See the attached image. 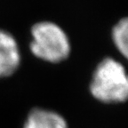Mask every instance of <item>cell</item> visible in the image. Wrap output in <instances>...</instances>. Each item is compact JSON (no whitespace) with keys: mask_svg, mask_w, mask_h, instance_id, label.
I'll list each match as a JSON object with an SVG mask.
<instances>
[{"mask_svg":"<svg viewBox=\"0 0 128 128\" xmlns=\"http://www.w3.org/2000/svg\"><path fill=\"white\" fill-rule=\"evenodd\" d=\"M90 92L104 103H121L128 96V79L123 64L106 57L94 68L90 83Z\"/></svg>","mask_w":128,"mask_h":128,"instance_id":"obj_1","label":"cell"},{"mask_svg":"<svg viewBox=\"0 0 128 128\" xmlns=\"http://www.w3.org/2000/svg\"><path fill=\"white\" fill-rule=\"evenodd\" d=\"M30 34V52L38 59L60 63L68 58L71 52L70 38L58 24L48 20L36 22L31 27Z\"/></svg>","mask_w":128,"mask_h":128,"instance_id":"obj_2","label":"cell"},{"mask_svg":"<svg viewBox=\"0 0 128 128\" xmlns=\"http://www.w3.org/2000/svg\"><path fill=\"white\" fill-rule=\"evenodd\" d=\"M22 54L14 35L0 28V78L11 76L18 70Z\"/></svg>","mask_w":128,"mask_h":128,"instance_id":"obj_3","label":"cell"},{"mask_svg":"<svg viewBox=\"0 0 128 128\" xmlns=\"http://www.w3.org/2000/svg\"><path fill=\"white\" fill-rule=\"evenodd\" d=\"M24 128H68L67 123L58 113L35 108L28 116Z\"/></svg>","mask_w":128,"mask_h":128,"instance_id":"obj_4","label":"cell"},{"mask_svg":"<svg viewBox=\"0 0 128 128\" xmlns=\"http://www.w3.org/2000/svg\"><path fill=\"white\" fill-rule=\"evenodd\" d=\"M113 44L116 50L124 57L128 55V20L127 18H123L113 27L111 32Z\"/></svg>","mask_w":128,"mask_h":128,"instance_id":"obj_5","label":"cell"}]
</instances>
